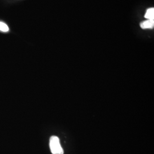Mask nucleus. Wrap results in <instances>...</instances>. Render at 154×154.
Masks as SVG:
<instances>
[{"label": "nucleus", "instance_id": "nucleus-3", "mask_svg": "<svg viewBox=\"0 0 154 154\" xmlns=\"http://www.w3.org/2000/svg\"><path fill=\"white\" fill-rule=\"evenodd\" d=\"M144 17L147 20H154V8H149L145 13Z\"/></svg>", "mask_w": 154, "mask_h": 154}, {"label": "nucleus", "instance_id": "nucleus-2", "mask_svg": "<svg viewBox=\"0 0 154 154\" xmlns=\"http://www.w3.org/2000/svg\"><path fill=\"white\" fill-rule=\"evenodd\" d=\"M142 29H152L154 27V20H147L140 24Z\"/></svg>", "mask_w": 154, "mask_h": 154}, {"label": "nucleus", "instance_id": "nucleus-4", "mask_svg": "<svg viewBox=\"0 0 154 154\" xmlns=\"http://www.w3.org/2000/svg\"><path fill=\"white\" fill-rule=\"evenodd\" d=\"M9 30V28L5 23L0 21V31L2 32H8Z\"/></svg>", "mask_w": 154, "mask_h": 154}, {"label": "nucleus", "instance_id": "nucleus-1", "mask_svg": "<svg viewBox=\"0 0 154 154\" xmlns=\"http://www.w3.org/2000/svg\"><path fill=\"white\" fill-rule=\"evenodd\" d=\"M50 149L53 154H63V149L61 147L59 138L52 136L50 139Z\"/></svg>", "mask_w": 154, "mask_h": 154}]
</instances>
